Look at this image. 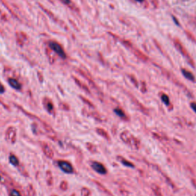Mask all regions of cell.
<instances>
[{"label": "cell", "instance_id": "obj_8", "mask_svg": "<svg viewBox=\"0 0 196 196\" xmlns=\"http://www.w3.org/2000/svg\"><path fill=\"white\" fill-rule=\"evenodd\" d=\"M91 166L93 170H94L96 172H97L99 174L106 175L107 172V170L106 169V167L104 166V165L97 162V161H93L91 162Z\"/></svg>", "mask_w": 196, "mask_h": 196}, {"label": "cell", "instance_id": "obj_20", "mask_svg": "<svg viewBox=\"0 0 196 196\" xmlns=\"http://www.w3.org/2000/svg\"><path fill=\"white\" fill-rule=\"evenodd\" d=\"M81 196H90L91 195V191L90 189L86 188V187H83L81 189Z\"/></svg>", "mask_w": 196, "mask_h": 196}, {"label": "cell", "instance_id": "obj_34", "mask_svg": "<svg viewBox=\"0 0 196 196\" xmlns=\"http://www.w3.org/2000/svg\"><path fill=\"white\" fill-rule=\"evenodd\" d=\"M195 196H196V195H195Z\"/></svg>", "mask_w": 196, "mask_h": 196}, {"label": "cell", "instance_id": "obj_23", "mask_svg": "<svg viewBox=\"0 0 196 196\" xmlns=\"http://www.w3.org/2000/svg\"><path fill=\"white\" fill-rule=\"evenodd\" d=\"M60 189L61 190H63V191L68 190V181H65V180L61 181V184H60Z\"/></svg>", "mask_w": 196, "mask_h": 196}, {"label": "cell", "instance_id": "obj_18", "mask_svg": "<svg viewBox=\"0 0 196 196\" xmlns=\"http://www.w3.org/2000/svg\"><path fill=\"white\" fill-rule=\"evenodd\" d=\"M86 147L88 150L89 152H91V153H95V152H97V146L91 143V142H87L86 143Z\"/></svg>", "mask_w": 196, "mask_h": 196}, {"label": "cell", "instance_id": "obj_33", "mask_svg": "<svg viewBox=\"0 0 196 196\" xmlns=\"http://www.w3.org/2000/svg\"><path fill=\"white\" fill-rule=\"evenodd\" d=\"M52 196H57V195H52Z\"/></svg>", "mask_w": 196, "mask_h": 196}, {"label": "cell", "instance_id": "obj_6", "mask_svg": "<svg viewBox=\"0 0 196 196\" xmlns=\"http://www.w3.org/2000/svg\"><path fill=\"white\" fill-rule=\"evenodd\" d=\"M43 106H44V109L47 110V112L51 114V115L54 116L55 115V108H54V105L52 101L48 97H44L43 98Z\"/></svg>", "mask_w": 196, "mask_h": 196}, {"label": "cell", "instance_id": "obj_30", "mask_svg": "<svg viewBox=\"0 0 196 196\" xmlns=\"http://www.w3.org/2000/svg\"><path fill=\"white\" fill-rule=\"evenodd\" d=\"M0 183L4 184V185L6 183V180H5V179L3 176H2L1 175H0Z\"/></svg>", "mask_w": 196, "mask_h": 196}, {"label": "cell", "instance_id": "obj_22", "mask_svg": "<svg viewBox=\"0 0 196 196\" xmlns=\"http://www.w3.org/2000/svg\"><path fill=\"white\" fill-rule=\"evenodd\" d=\"M61 2L67 5L68 7H70L71 9H77L76 8L74 7V5L73 4V3L71 2V0H60Z\"/></svg>", "mask_w": 196, "mask_h": 196}, {"label": "cell", "instance_id": "obj_31", "mask_svg": "<svg viewBox=\"0 0 196 196\" xmlns=\"http://www.w3.org/2000/svg\"><path fill=\"white\" fill-rule=\"evenodd\" d=\"M136 1H137V2H142L143 0H136Z\"/></svg>", "mask_w": 196, "mask_h": 196}, {"label": "cell", "instance_id": "obj_28", "mask_svg": "<svg viewBox=\"0 0 196 196\" xmlns=\"http://www.w3.org/2000/svg\"><path fill=\"white\" fill-rule=\"evenodd\" d=\"M5 87H4L2 83H0V93H5Z\"/></svg>", "mask_w": 196, "mask_h": 196}, {"label": "cell", "instance_id": "obj_4", "mask_svg": "<svg viewBox=\"0 0 196 196\" xmlns=\"http://www.w3.org/2000/svg\"><path fill=\"white\" fill-rule=\"evenodd\" d=\"M48 46L52 51H54L59 57H61V58L65 59L67 58L66 53L64 52V49L62 48V47L55 42H49Z\"/></svg>", "mask_w": 196, "mask_h": 196}, {"label": "cell", "instance_id": "obj_12", "mask_svg": "<svg viewBox=\"0 0 196 196\" xmlns=\"http://www.w3.org/2000/svg\"><path fill=\"white\" fill-rule=\"evenodd\" d=\"M113 111H114V113H115L119 117L122 118V119H123L124 120H127V119H128L127 117H126V115L125 112H124L122 109L117 107L113 110Z\"/></svg>", "mask_w": 196, "mask_h": 196}, {"label": "cell", "instance_id": "obj_26", "mask_svg": "<svg viewBox=\"0 0 196 196\" xmlns=\"http://www.w3.org/2000/svg\"><path fill=\"white\" fill-rule=\"evenodd\" d=\"M60 107L64 110H70V106H69L67 103H64V102H61V103H60Z\"/></svg>", "mask_w": 196, "mask_h": 196}, {"label": "cell", "instance_id": "obj_17", "mask_svg": "<svg viewBox=\"0 0 196 196\" xmlns=\"http://www.w3.org/2000/svg\"><path fill=\"white\" fill-rule=\"evenodd\" d=\"M181 73H182V74L184 75V77H185V78L188 79V80H189V81H195V77H194L192 73H191L190 71H187L185 69H182V70H181Z\"/></svg>", "mask_w": 196, "mask_h": 196}, {"label": "cell", "instance_id": "obj_13", "mask_svg": "<svg viewBox=\"0 0 196 196\" xmlns=\"http://www.w3.org/2000/svg\"><path fill=\"white\" fill-rule=\"evenodd\" d=\"M45 178H46V182H47V185H48V186H51V185H53V182H54V179H53V174H52V172L50 170H48V171L46 172V176H45Z\"/></svg>", "mask_w": 196, "mask_h": 196}, {"label": "cell", "instance_id": "obj_10", "mask_svg": "<svg viewBox=\"0 0 196 196\" xmlns=\"http://www.w3.org/2000/svg\"><path fill=\"white\" fill-rule=\"evenodd\" d=\"M8 83H9V84L12 87V88L15 89V90H17V91H19V90H21V88H22L21 83H20L16 79L9 78V80H8Z\"/></svg>", "mask_w": 196, "mask_h": 196}, {"label": "cell", "instance_id": "obj_15", "mask_svg": "<svg viewBox=\"0 0 196 196\" xmlns=\"http://www.w3.org/2000/svg\"><path fill=\"white\" fill-rule=\"evenodd\" d=\"M9 162L12 166H18L19 165V159H18V157L16 156L13 154H11L9 157Z\"/></svg>", "mask_w": 196, "mask_h": 196}, {"label": "cell", "instance_id": "obj_1", "mask_svg": "<svg viewBox=\"0 0 196 196\" xmlns=\"http://www.w3.org/2000/svg\"><path fill=\"white\" fill-rule=\"evenodd\" d=\"M120 139L122 140L123 142H125L126 144L130 146L132 148L136 149L138 150L140 146V140L137 138L135 137L133 135H132L129 131H123L120 133Z\"/></svg>", "mask_w": 196, "mask_h": 196}, {"label": "cell", "instance_id": "obj_32", "mask_svg": "<svg viewBox=\"0 0 196 196\" xmlns=\"http://www.w3.org/2000/svg\"><path fill=\"white\" fill-rule=\"evenodd\" d=\"M71 196H76V195H75V194H72Z\"/></svg>", "mask_w": 196, "mask_h": 196}, {"label": "cell", "instance_id": "obj_29", "mask_svg": "<svg viewBox=\"0 0 196 196\" xmlns=\"http://www.w3.org/2000/svg\"><path fill=\"white\" fill-rule=\"evenodd\" d=\"M190 106H191V109L196 113V102H192V103H191Z\"/></svg>", "mask_w": 196, "mask_h": 196}, {"label": "cell", "instance_id": "obj_27", "mask_svg": "<svg viewBox=\"0 0 196 196\" xmlns=\"http://www.w3.org/2000/svg\"><path fill=\"white\" fill-rule=\"evenodd\" d=\"M9 196H22L21 195V193L19 191L16 190V189H12V191H10Z\"/></svg>", "mask_w": 196, "mask_h": 196}, {"label": "cell", "instance_id": "obj_14", "mask_svg": "<svg viewBox=\"0 0 196 196\" xmlns=\"http://www.w3.org/2000/svg\"><path fill=\"white\" fill-rule=\"evenodd\" d=\"M117 159L118 160H119L123 166H125L131 167V168H133V167H134V165L132 164V162H130V161H128V160H126V159H124L123 157L120 156H118Z\"/></svg>", "mask_w": 196, "mask_h": 196}, {"label": "cell", "instance_id": "obj_7", "mask_svg": "<svg viewBox=\"0 0 196 196\" xmlns=\"http://www.w3.org/2000/svg\"><path fill=\"white\" fill-rule=\"evenodd\" d=\"M40 146H41V148H42L44 154L48 158H49V159H53L54 158V151H53L52 148L50 146V145L48 143H47L46 142H44V141H42V142H40Z\"/></svg>", "mask_w": 196, "mask_h": 196}, {"label": "cell", "instance_id": "obj_2", "mask_svg": "<svg viewBox=\"0 0 196 196\" xmlns=\"http://www.w3.org/2000/svg\"><path fill=\"white\" fill-rule=\"evenodd\" d=\"M15 107H17L18 109H19L21 111H22V112H23L25 115H27L28 117H29L33 118V119H35V120H37L38 121H39V122L42 124V126H43V127H44V130H46V132L48 133L50 136H52V137H54V136H55L56 133H55V132H54V130H53V129H52V128L48 124V123L44 122V121H42V120H41L40 118L38 117L37 116L33 115V114H32V113H29V112H27V111H26L25 110H24V108H22V107H21V106L18 105V104H15Z\"/></svg>", "mask_w": 196, "mask_h": 196}, {"label": "cell", "instance_id": "obj_11", "mask_svg": "<svg viewBox=\"0 0 196 196\" xmlns=\"http://www.w3.org/2000/svg\"><path fill=\"white\" fill-rule=\"evenodd\" d=\"M95 130H96V132H97L98 135H100L101 136H102L103 138H104L105 140H108V141H109V140H110V135H109V133L107 132V130H105L104 129H103V128H101V127L96 128Z\"/></svg>", "mask_w": 196, "mask_h": 196}, {"label": "cell", "instance_id": "obj_25", "mask_svg": "<svg viewBox=\"0 0 196 196\" xmlns=\"http://www.w3.org/2000/svg\"><path fill=\"white\" fill-rule=\"evenodd\" d=\"M152 190L155 192V195L156 196H162V194H161V191H160V189L159 187L155 185V187H152Z\"/></svg>", "mask_w": 196, "mask_h": 196}, {"label": "cell", "instance_id": "obj_3", "mask_svg": "<svg viewBox=\"0 0 196 196\" xmlns=\"http://www.w3.org/2000/svg\"><path fill=\"white\" fill-rule=\"evenodd\" d=\"M5 139L10 144H15L17 140V130L15 126H11L7 128L5 130Z\"/></svg>", "mask_w": 196, "mask_h": 196}, {"label": "cell", "instance_id": "obj_19", "mask_svg": "<svg viewBox=\"0 0 196 196\" xmlns=\"http://www.w3.org/2000/svg\"><path fill=\"white\" fill-rule=\"evenodd\" d=\"M27 196H35V189L31 184L27 187Z\"/></svg>", "mask_w": 196, "mask_h": 196}, {"label": "cell", "instance_id": "obj_16", "mask_svg": "<svg viewBox=\"0 0 196 196\" xmlns=\"http://www.w3.org/2000/svg\"><path fill=\"white\" fill-rule=\"evenodd\" d=\"M73 78H74V81L76 82L77 84V85H78L79 87H80L82 89V90H83V91H85V92H87V93H91V91H90V89H89L88 87H87V86L84 84V83H81V81H79L78 79L76 78V77H74Z\"/></svg>", "mask_w": 196, "mask_h": 196}, {"label": "cell", "instance_id": "obj_9", "mask_svg": "<svg viewBox=\"0 0 196 196\" xmlns=\"http://www.w3.org/2000/svg\"><path fill=\"white\" fill-rule=\"evenodd\" d=\"M82 114L93 118V119H95L96 120L100 121V122L102 121V118H101V116L99 115V113L95 112V111H91V110H87L86 109H83V110H82Z\"/></svg>", "mask_w": 196, "mask_h": 196}, {"label": "cell", "instance_id": "obj_24", "mask_svg": "<svg viewBox=\"0 0 196 196\" xmlns=\"http://www.w3.org/2000/svg\"><path fill=\"white\" fill-rule=\"evenodd\" d=\"M161 99H162V102L166 104V106L169 105V103H170V101H169V96L166 95V94H162V96H161Z\"/></svg>", "mask_w": 196, "mask_h": 196}, {"label": "cell", "instance_id": "obj_5", "mask_svg": "<svg viewBox=\"0 0 196 196\" xmlns=\"http://www.w3.org/2000/svg\"><path fill=\"white\" fill-rule=\"evenodd\" d=\"M57 165L61 169V171L64 172V173L71 174L74 172L73 166L71 165V162L65 161V160H58L57 162Z\"/></svg>", "mask_w": 196, "mask_h": 196}, {"label": "cell", "instance_id": "obj_21", "mask_svg": "<svg viewBox=\"0 0 196 196\" xmlns=\"http://www.w3.org/2000/svg\"><path fill=\"white\" fill-rule=\"evenodd\" d=\"M80 98H81V100L82 101H83V103H85V104H87V105L89 107L94 108V105H93V103H91V101H89V100H87V98L83 97H82V96H80Z\"/></svg>", "mask_w": 196, "mask_h": 196}]
</instances>
